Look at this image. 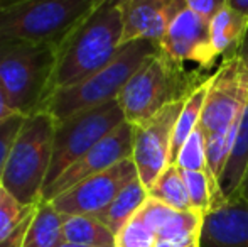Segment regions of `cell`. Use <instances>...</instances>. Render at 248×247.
Returning a JSON list of instances; mask_svg holds the SVG:
<instances>
[{
    "label": "cell",
    "instance_id": "obj_21",
    "mask_svg": "<svg viewBox=\"0 0 248 247\" xmlns=\"http://www.w3.org/2000/svg\"><path fill=\"white\" fill-rule=\"evenodd\" d=\"M62 244V215L51 201L41 200L22 247H61Z\"/></svg>",
    "mask_w": 248,
    "mask_h": 247
},
{
    "label": "cell",
    "instance_id": "obj_33",
    "mask_svg": "<svg viewBox=\"0 0 248 247\" xmlns=\"http://www.w3.org/2000/svg\"><path fill=\"white\" fill-rule=\"evenodd\" d=\"M61 247H83V246H75V244H68V242H64Z\"/></svg>",
    "mask_w": 248,
    "mask_h": 247
},
{
    "label": "cell",
    "instance_id": "obj_6",
    "mask_svg": "<svg viewBox=\"0 0 248 247\" xmlns=\"http://www.w3.org/2000/svg\"><path fill=\"white\" fill-rule=\"evenodd\" d=\"M58 48L51 44H14L0 63V85L17 114L39 112L51 93Z\"/></svg>",
    "mask_w": 248,
    "mask_h": 247
},
{
    "label": "cell",
    "instance_id": "obj_10",
    "mask_svg": "<svg viewBox=\"0 0 248 247\" xmlns=\"http://www.w3.org/2000/svg\"><path fill=\"white\" fill-rule=\"evenodd\" d=\"M139 178L134 161L125 159L111 169L81 181L52 198L51 203L61 215H93L105 210L128 183Z\"/></svg>",
    "mask_w": 248,
    "mask_h": 247
},
{
    "label": "cell",
    "instance_id": "obj_16",
    "mask_svg": "<svg viewBox=\"0 0 248 247\" xmlns=\"http://www.w3.org/2000/svg\"><path fill=\"white\" fill-rule=\"evenodd\" d=\"M37 205H24L0 188V247H22Z\"/></svg>",
    "mask_w": 248,
    "mask_h": 247
},
{
    "label": "cell",
    "instance_id": "obj_12",
    "mask_svg": "<svg viewBox=\"0 0 248 247\" xmlns=\"http://www.w3.org/2000/svg\"><path fill=\"white\" fill-rule=\"evenodd\" d=\"M159 46L160 53L181 66L196 63L201 68H208L216 60L209 41V22L187 9V5L170 22Z\"/></svg>",
    "mask_w": 248,
    "mask_h": 247
},
{
    "label": "cell",
    "instance_id": "obj_34",
    "mask_svg": "<svg viewBox=\"0 0 248 247\" xmlns=\"http://www.w3.org/2000/svg\"><path fill=\"white\" fill-rule=\"evenodd\" d=\"M0 188H2V181H0Z\"/></svg>",
    "mask_w": 248,
    "mask_h": 247
},
{
    "label": "cell",
    "instance_id": "obj_2",
    "mask_svg": "<svg viewBox=\"0 0 248 247\" xmlns=\"http://www.w3.org/2000/svg\"><path fill=\"white\" fill-rule=\"evenodd\" d=\"M159 51V44L150 41H134L124 44L117 56L105 68L76 85L52 92L39 110L49 114L56 122H62L83 110L113 102L118 99L130 76L144 65L145 60Z\"/></svg>",
    "mask_w": 248,
    "mask_h": 247
},
{
    "label": "cell",
    "instance_id": "obj_4",
    "mask_svg": "<svg viewBox=\"0 0 248 247\" xmlns=\"http://www.w3.org/2000/svg\"><path fill=\"white\" fill-rule=\"evenodd\" d=\"M56 120L39 112L26 117L2 175V188L24 205H37L49 175Z\"/></svg>",
    "mask_w": 248,
    "mask_h": 247
},
{
    "label": "cell",
    "instance_id": "obj_15",
    "mask_svg": "<svg viewBox=\"0 0 248 247\" xmlns=\"http://www.w3.org/2000/svg\"><path fill=\"white\" fill-rule=\"evenodd\" d=\"M248 171V102L235 127V137L230 149L228 159L219 178V191L225 201L240 198L243 180Z\"/></svg>",
    "mask_w": 248,
    "mask_h": 247
},
{
    "label": "cell",
    "instance_id": "obj_5",
    "mask_svg": "<svg viewBox=\"0 0 248 247\" xmlns=\"http://www.w3.org/2000/svg\"><path fill=\"white\" fill-rule=\"evenodd\" d=\"M187 80L183 66L160 51L150 56L130 76L117 99L125 122L130 125L145 122L166 105L186 99L202 82L191 83Z\"/></svg>",
    "mask_w": 248,
    "mask_h": 247
},
{
    "label": "cell",
    "instance_id": "obj_23",
    "mask_svg": "<svg viewBox=\"0 0 248 247\" xmlns=\"http://www.w3.org/2000/svg\"><path fill=\"white\" fill-rule=\"evenodd\" d=\"M235 127L236 124L233 127L226 129V131L206 134V165H208V175L211 178L216 193H218L219 200L223 203H225V200H223V195L219 191V178H221L223 168H225L230 149H232L233 137H235Z\"/></svg>",
    "mask_w": 248,
    "mask_h": 247
},
{
    "label": "cell",
    "instance_id": "obj_1",
    "mask_svg": "<svg viewBox=\"0 0 248 247\" xmlns=\"http://www.w3.org/2000/svg\"><path fill=\"white\" fill-rule=\"evenodd\" d=\"M122 33L118 0H98L58 48L51 93L76 85L105 68L124 46Z\"/></svg>",
    "mask_w": 248,
    "mask_h": 247
},
{
    "label": "cell",
    "instance_id": "obj_22",
    "mask_svg": "<svg viewBox=\"0 0 248 247\" xmlns=\"http://www.w3.org/2000/svg\"><path fill=\"white\" fill-rule=\"evenodd\" d=\"M149 198L177 212L191 210L189 195L183 171L177 165H169L149 188Z\"/></svg>",
    "mask_w": 248,
    "mask_h": 247
},
{
    "label": "cell",
    "instance_id": "obj_27",
    "mask_svg": "<svg viewBox=\"0 0 248 247\" xmlns=\"http://www.w3.org/2000/svg\"><path fill=\"white\" fill-rule=\"evenodd\" d=\"M225 0H186V5L189 10L198 14L204 20H211L218 14V10L223 7Z\"/></svg>",
    "mask_w": 248,
    "mask_h": 247
},
{
    "label": "cell",
    "instance_id": "obj_28",
    "mask_svg": "<svg viewBox=\"0 0 248 247\" xmlns=\"http://www.w3.org/2000/svg\"><path fill=\"white\" fill-rule=\"evenodd\" d=\"M16 115H20V114L16 112L12 102H10V99L7 97L5 90H3V86L0 85V124L12 119V117H16Z\"/></svg>",
    "mask_w": 248,
    "mask_h": 247
},
{
    "label": "cell",
    "instance_id": "obj_29",
    "mask_svg": "<svg viewBox=\"0 0 248 247\" xmlns=\"http://www.w3.org/2000/svg\"><path fill=\"white\" fill-rule=\"evenodd\" d=\"M226 2L248 24V0H226Z\"/></svg>",
    "mask_w": 248,
    "mask_h": 247
},
{
    "label": "cell",
    "instance_id": "obj_24",
    "mask_svg": "<svg viewBox=\"0 0 248 247\" xmlns=\"http://www.w3.org/2000/svg\"><path fill=\"white\" fill-rule=\"evenodd\" d=\"M174 165L179 166L183 171H208L206 165V132L198 125L193 134L186 139Z\"/></svg>",
    "mask_w": 248,
    "mask_h": 247
},
{
    "label": "cell",
    "instance_id": "obj_8",
    "mask_svg": "<svg viewBox=\"0 0 248 247\" xmlns=\"http://www.w3.org/2000/svg\"><path fill=\"white\" fill-rule=\"evenodd\" d=\"M248 102V61L232 54L209 76L201 127L206 134L226 131L240 119Z\"/></svg>",
    "mask_w": 248,
    "mask_h": 247
},
{
    "label": "cell",
    "instance_id": "obj_18",
    "mask_svg": "<svg viewBox=\"0 0 248 247\" xmlns=\"http://www.w3.org/2000/svg\"><path fill=\"white\" fill-rule=\"evenodd\" d=\"M149 200L147 188L142 185L139 178H135L132 183H128L120 193L115 197V200L105 208L101 214L96 215L115 235L120 232V229L125 224L132 220L135 215L140 212L144 203Z\"/></svg>",
    "mask_w": 248,
    "mask_h": 247
},
{
    "label": "cell",
    "instance_id": "obj_32",
    "mask_svg": "<svg viewBox=\"0 0 248 247\" xmlns=\"http://www.w3.org/2000/svg\"><path fill=\"white\" fill-rule=\"evenodd\" d=\"M155 247H179V246H167V244H155ZM183 247H199V242H194V244H189V246H183Z\"/></svg>",
    "mask_w": 248,
    "mask_h": 247
},
{
    "label": "cell",
    "instance_id": "obj_9",
    "mask_svg": "<svg viewBox=\"0 0 248 247\" xmlns=\"http://www.w3.org/2000/svg\"><path fill=\"white\" fill-rule=\"evenodd\" d=\"M184 100L186 99L169 103L149 120L132 125L134 131L132 161L137 168L139 180L147 188V191L160 176V173L170 165L174 125L183 109Z\"/></svg>",
    "mask_w": 248,
    "mask_h": 247
},
{
    "label": "cell",
    "instance_id": "obj_19",
    "mask_svg": "<svg viewBox=\"0 0 248 247\" xmlns=\"http://www.w3.org/2000/svg\"><path fill=\"white\" fill-rule=\"evenodd\" d=\"M64 242L83 247H115V234L93 215H62Z\"/></svg>",
    "mask_w": 248,
    "mask_h": 247
},
{
    "label": "cell",
    "instance_id": "obj_26",
    "mask_svg": "<svg viewBox=\"0 0 248 247\" xmlns=\"http://www.w3.org/2000/svg\"><path fill=\"white\" fill-rule=\"evenodd\" d=\"M24 120H26L24 115H16L12 119L0 124V181H2V175H3V169H5L7 159H9V154L12 151L14 141H16L17 134H19Z\"/></svg>",
    "mask_w": 248,
    "mask_h": 247
},
{
    "label": "cell",
    "instance_id": "obj_17",
    "mask_svg": "<svg viewBox=\"0 0 248 247\" xmlns=\"http://www.w3.org/2000/svg\"><path fill=\"white\" fill-rule=\"evenodd\" d=\"M248 33V24L225 0L223 7L215 17L209 20V41L215 58L221 54H230L242 44Z\"/></svg>",
    "mask_w": 248,
    "mask_h": 247
},
{
    "label": "cell",
    "instance_id": "obj_31",
    "mask_svg": "<svg viewBox=\"0 0 248 247\" xmlns=\"http://www.w3.org/2000/svg\"><path fill=\"white\" fill-rule=\"evenodd\" d=\"M12 46H14L12 43H0V63H2L3 56H5V54L9 53V49H10Z\"/></svg>",
    "mask_w": 248,
    "mask_h": 247
},
{
    "label": "cell",
    "instance_id": "obj_20",
    "mask_svg": "<svg viewBox=\"0 0 248 247\" xmlns=\"http://www.w3.org/2000/svg\"><path fill=\"white\" fill-rule=\"evenodd\" d=\"M208 86H209V76H206L196 88H193V92L184 100L183 109H181L176 125H174L172 146H170V165L176 163L179 149L183 148L186 139L193 134L194 129L201 124L202 109H204L206 95H208Z\"/></svg>",
    "mask_w": 248,
    "mask_h": 247
},
{
    "label": "cell",
    "instance_id": "obj_14",
    "mask_svg": "<svg viewBox=\"0 0 248 247\" xmlns=\"http://www.w3.org/2000/svg\"><path fill=\"white\" fill-rule=\"evenodd\" d=\"M199 247H248V203L225 201L204 215Z\"/></svg>",
    "mask_w": 248,
    "mask_h": 247
},
{
    "label": "cell",
    "instance_id": "obj_3",
    "mask_svg": "<svg viewBox=\"0 0 248 247\" xmlns=\"http://www.w3.org/2000/svg\"><path fill=\"white\" fill-rule=\"evenodd\" d=\"M98 0L0 2V43L51 44L59 48Z\"/></svg>",
    "mask_w": 248,
    "mask_h": 247
},
{
    "label": "cell",
    "instance_id": "obj_13",
    "mask_svg": "<svg viewBox=\"0 0 248 247\" xmlns=\"http://www.w3.org/2000/svg\"><path fill=\"white\" fill-rule=\"evenodd\" d=\"M122 43L150 41L160 44L170 22L186 7V0H118Z\"/></svg>",
    "mask_w": 248,
    "mask_h": 247
},
{
    "label": "cell",
    "instance_id": "obj_25",
    "mask_svg": "<svg viewBox=\"0 0 248 247\" xmlns=\"http://www.w3.org/2000/svg\"><path fill=\"white\" fill-rule=\"evenodd\" d=\"M157 235L152 229L135 215L115 235V247H155Z\"/></svg>",
    "mask_w": 248,
    "mask_h": 247
},
{
    "label": "cell",
    "instance_id": "obj_30",
    "mask_svg": "<svg viewBox=\"0 0 248 247\" xmlns=\"http://www.w3.org/2000/svg\"><path fill=\"white\" fill-rule=\"evenodd\" d=\"M238 200H243L245 203H248V171H247V176L243 180V185H242V190H240V198Z\"/></svg>",
    "mask_w": 248,
    "mask_h": 247
},
{
    "label": "cell",
    "instance_id": "obj_11",
    "mask_svg": "<svg viewBox=\"0 0 248 247\" xmlns=\"http://www.w3.org/2000/svg\"><path fill=\"white\" fill-rule=\"evenodd\" d=\"M132 144H134V131L132 125L124 122L113 132L100 141L93 149H90L85 156L73 163L56 181L44 188L43 200L51 201L52 198L59 197L64 191L71 190L73 186L93 176L105 173L117 166L118 163L132 158Z\"/></svg>",
    "mask_w": 248,
    "mask_h": 247
},
{
    "label": "cell",
    "instance_id": "obj_7",
    "mask_svg": "<svg viewBox=\"0 0 248 247\" xmlns=\"http://www.w3.org/2000/svg\"><path fill=\"white\" fill-rule=\"evenodd\" d=\"M125 122L118 100L108 102L95 109L83 110L62 122L56 124L52 159L47 175V188L59 178L73 163L85 156L110 132Z\"/></svg>",
    "mask_w": 248,
    "mask_h": 247
}]
</instances>
